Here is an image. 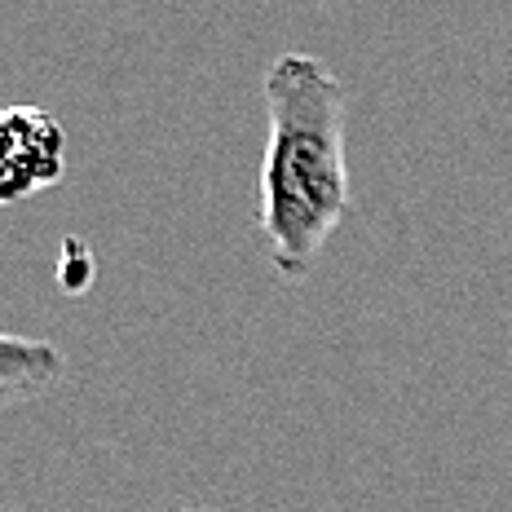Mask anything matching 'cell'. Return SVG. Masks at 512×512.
Instances as JSON below:
<instances>
[{
  "instance_id": "obj_1",
  "label": "cell",
  "mask_w": 512,
  "mask_h": 512,
  "mask_svg": "<svg viewBox=\"0 0 512 512\" xmlns=\"http://www.w3.org/2000/svg\"><path fill=\"white\" fill-rule=\"evenodd\" d=\"M265 155L256 234L274 274L305 279L354 208L345 155V84L314 53H279L265 71Z\"/></svg>"
},
{
  "instance_id": "obj_2",
  "label": "cell",
  "mask_w": 512,
  "mask_h": 512,
  "mask_svg": "<svg viewBox=\"0 0 512 512\" xmlns=\"http://www.w3.org/2000/svg\"><path fill=\"white\" fill-rule=\"evenodd\" d=\"M67 177V128L45 106H0V208L27 204Z\"/></svg>"
},
{
  "instance_id": "obj_3",
  "label": "cell",
  "mask_w": 512,
  "mask_h": 512,
  "mask_svg": "<svg viewBox=\"0 0 512 512\" xmlns=\"http://www.w3.org/2000/svg\"><path fill=\"white\" fill-rule=\"evenodd\" d=\"M67 376V354L53 340L0 332V411L36 402Z\"/></svg>"
},
{
  "instance_id": "obj_4",
  "label": "cell",
  "mask_w": 512,
  "mask_h": 512,
  "mask_svg": "<svg viewBox=\"0 0 512 512\" xmlns=\"http://www.w3.org/2000/svg\"><path fill=\"white\" fill-rule=\"evenodd\" d=\"M181 512H212V508H181Z\"/></svg>"
}]
</instances>
